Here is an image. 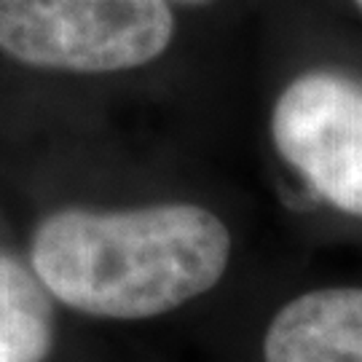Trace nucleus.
<instances>
[{"label":"nucleus","instance_id":"obj_1","mask_svg":"<svg viewBox=\"0 0 362 362\" xmlns=\"http://www.w3.org/2000/svg\"><path fill=\"white\" fill-rule=\"evenodd\" d=\"M231 236L196 204L132 212L67 209L43 220L33 242L38 282L62 303L110 320L156 317L220 282Z\"/></svg>","mask_w":362,"mask_h":362},{"label":"nucleus","instance_id":"obj_2","mask_svg":"<svg viewBox=\"0 0 362 362\" xmlns=\"http://www.w3.org/2000/svg\"><path fill=\"white\" fill-rule=\"evenodd\" d=\"M172 38L167 0H0V52L38 70H134Z\"/></svg>","mask_w":362,"mask_h":362},{"label":"nucleus","instance_id":"obj_3","mask_svg":"<svg viewBox=\"0 0 362 362\" xmlns=\"http://www.w3.org/2000/svg\"><path fill=\"white\" fill-rule=\"evenodd\" d=\"M272 134L314 194L362 218V81L338 73L296 78L274 105Z\"/></svg>","mask_w":362,"mask_h":362},{"label":"nucleus","instance_id":"obj_4","mask_svg":"<svg viewBox=\"0 0 362 362\" xmlns=\"http://www.w3.org/2000/svg\"><path fill=\"white\" fill-rule=\"evenodd\" d=\"M266 362H362V287L298 296L263 338Z\"/></svg>","mask_w":362,"mask_h":362},{"label":"nucleus","instance_id":"obj_5","mask_svg":"<svg viewBox=\"0 0 362 362\" xmlns=\"http://www.w3.org/2000/svg\"><path fill=\"white\" fill-rule=\"evenodd\" d=\"M49 346V300L16 260L0 255V362H38Z\"/></svg>","mask_w":362,"mask_h":362},{"label":"nucleus","instance_id":"obj_6","mask_svg":"<svg viewBox=\"0 0 362 362\" xmlns=\"http://www.w3.org/2000/svg\"><path fill=\"white\" fill-rule=\"evenodd\" d=\"M185 3H207V0H185Z\"/></svg>","mask_w":362,"mask_h":362},{"label":"nucleus","instance_id":"obj_7","mask_svg":"<svg viewBox=\"0 0 362 362\" xmlns=\"http://www.w3.org/2000/svg\"><path fill=\"white\" fill-rule=\"evenodd\" d=\"M354 3H357V8H360V11H362V0H354Z\"/></svg>","mask_w":362,"mask_h":362}]
</instances>
